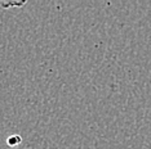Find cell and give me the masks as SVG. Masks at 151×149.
I'll use <instances>...</instances> for the list:
<instances>
[{"label": "cell", "mask_w": 151, "mask_h": 149, "mask_svg": "<svg viewBox=\"0 0 151 149\" xmlns=\"http://www.w3.org/2000/svg\"><path fill=\"white\" fill-rule=\"evenodd\" d=\"M21 141H22V138L19 136V135H17V134H13V135H11V136L6 139V143H8L9 147H17Z\"/></svg>", "instance_id": "obj_1"}]
</instances>
